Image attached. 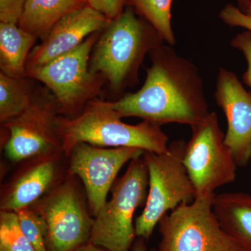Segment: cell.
<instances>
[{"instance_id":"obj_1","label":"cell","mask_w":251,"mask_h":251,"mask_svg":"<svg viewBox=\"0 0 251 251\" xmlns=\"http://www.w3.org/2000/svg\"><path fill=\"white\" fill-rule=\"evenodd\" d=\"M149 55L151 64L143 87L109 101L112 108L121 118L138 117L160 126H191L202 121L210 112L196 64L170 45L163 44Z\"/></svg>"},{"instance_id":"obj_2","label":"cell","mask_w":251,"mask_h":251,"mask_svg":"<svg viewBox=\"0 0 251 251\" xmlns=\"http://www.w3.org/2000/svg\"><path fill=\"white\" fill-rule=\"evenodd\" d=\"M163 44L156 29L126 6L100 31L91 54L90 71L103 75L112 93L121 95L138 83L146 55Z\"/></svg>"},{"instance_id":"obj_3","label":"cell","mask_w":251,"mask_h":251,"mask_svg":"<svg viewBox=\"0 0 251 251\" xmlns=\"http://www.w3.org/2000/svg\"><path fill=\"white\" fill-rule=\"evenodd\" d=\"M161 126L148 121L131 125L122 118L109 101L91 100L80 115L69 118L59 115L57 133L66 156L75 145L87 143L104 148H134L162 153L169 147V138Z\"/></svg>"},{"instance_id":"obj_4","label":"cell","mask_w":251,"mask_h":251,"mask_svg":"<svg viewBox=\"0 0 251 251\" xmlns=\"http://www.w3.org/2000/svg\"><path fill=\"white\" fill-rule=\"evenodd\" d=\"M186 142L175 140L167 151H145L143 159L148 168V199L143 213L135 221V236L148 240L153 229L168 211L196 199L194 186L185 168Z\"/></svg>"},{"instance_id":"obj_5","label":"cell","mask_w":251,"mask_h":251,"mask_svg":"<svg viewBox=\"0 0 251 251\" xmlns=\"http://www.w3.org/2000/svg\"><path fill=\"white\" fill-rule=\"evenodd\" d=\"M101 31L43 67L26 71L27 77L44 84L53 94L63 117H77L103 92L106 80L90 69L91 54Z\"/></svg>"},{"instance_id":"obj_6","label":"cell","mask_w":251,"mask_h":251,"mask_svg":"<svg viewBox=\"0 0 251 251\" xmlns=\"http://www.w3.org/2000/svg\"><path fill=\"white\" fill-rule=\"evenodd\" d=\"M148 187L143 157L132 160L112 186L110 201L94 216L90 242L108 251H129L136 237L133 216L146 204Z\"/></svg>"},{"instance_id":"obj_7","label":"cell","mask_w":251,"mask_h":251,"mask_svg":"<svg viewBox=\"0 0 251 251\" xmlns=\"http://www.w3.org/2000/svg\"><path fill=\"white\" fill-rule=\"evenodd\" d=\"M215 196L196 198L163 216L158 251H249L223 228L213 209Z\"/></svg>"},{"instance_id":"obj_8","label":"cell","mask_w":251,"mask_h":251,"mask_svg":"<svg viewBox=\"0 0 251 251\" xmlns=\"http://www.w3.org/2000/svg\"><path fill=\"white\" fill-rule=\"evenodd\" d=\"M60 108L46 87H39L32 103L21 115L1 125V144L10 161L20 163L42 155L64 152L57 133Z\"/></svg>"},{"instance_id":"obj_9","label":"cell","mask_w":251,"mask_h":251,"mask_svg":"<svg viewBox=\"0 0 251 251\" xmlns=\"http://www.w3.org/2000/svg\"><path fill=\"white\" fill-rule=\"evenodd\" d=\"M191 128V139L186 144L183 159L185 168L196 198L215 194L217 188L235 181L237 163L225 143L215 112H210Z\"/></svg>"},{"instance_id":"obj_10","label":"cell","mask_w":251,"mask_h":251,"mask_svg":"<svg viewBox=\"0 0 251 251\" xmlns=\"http://www.w3.org/2000/svg\"><path fill=\"white\" fill-rule=\"evenodd\" d=\"M31 206L47 226V251H75L90 242L94 217L75 176L67 175Z\"/></svg>"},{"instance_id":"obj_11","label":"cell","mask_w":251,"mask_h":251,"mask_svg":"<svg viewBox=\"0 0 251 251\" xmlns=\"http://www.w3.org/2000/svg\"><path fill=\"white\" fill-rule=\"evenodd\" d=\"M145 152L138 148H99L87 143L77 144L71 150L67 156V174L82 180L93 217L107 202L122 167Z\"/></svg>"},{"instance_id":"obj_12","label":"cell","mask_w":251,"mask_h":251,"mask_svg":"<svg viewBox=\"0 0 251 251\" xmlns=\"http://www.w3.org/2000/svg\"><path fill=\"white\" fill-rule=\"evenodd\" d=\"M64 152L34 157L23 165L1 191V211H16L29 207L46 196L67 176Z\"/></svg>"},{"instance_id":"obj_13","label":"cell","mask_w":251,"mask_h":251,"mask_svg":"<svg viewBox=\"0 0 251 251\" xmlns=\"http://www.w3.org/2000/svg\"><path fill=\"white\" fill-rule=\"evenodd\" d=\"M214 97L227 120L225 143L237 166H247L251 160V93L234 72L221 67Z\"/></svg>"},{"instance_id":"obj_14","label":"cell","mask_w":251,"mask_h":251,"mask_svg":"<svg viewBox=\"0 0 251 251\" xmlns=\"http://www.w3.org/2000/svg\"><path fill=\"white\" fill-rule=\"evenodd\" d=\"M109 20L87 4L59 19L31 50L26 71L43 67L62 54L75 49L88 36L103 30Z\"/></svg>"},{"instance_id":"obj_15","label":"cell","mask_w":251,"mask_h":251,"mask_svg":"<svg viewBox=\"0 0 251 251\" xmlns=\"http://www.w3.org/2000/svg\"><path fill=\"white\" fill-rule=\"evenodd\" d=\"M213 209L224 230L251 251V195H216Z\"/></svg>"},{"instance_id":"obj_16","label":"cell","mask_w":251,"mask_h":251,"mask_svg":"<svg viewBox=\"0 0 251 251\" xmlns=\"http://www.w3.org/2000/svg\"><path fill=\"white\" fill-rule=\"evenodd\" d=\"M38 38L18 25L0 22V73L13 77L26 75V63Z\"/></svg>"},{"instance_id":"obj_17","label":"cell","mask_w":251,"mask_h":251,"mask_svg":"<svg viewBox=\"0 0 251 251\" xmlns=\"http://www.w3.org/2000/svg\"><path fill=\"white\" fill-rule=\"evenodd\" d=\"M87 4V0H27L18 25L41 39L59 19Z\"/></svg>"},{"instance_id":"obj_18","label":"cell","mask_w":251,"mask_h":251,"mask_svg":"<svg viewBox=\"0 0 251 251\" xmlns=\"http://www.w3.org/2000/svg\"><path fill=\"white\" fill-rule=\"evenodd\" d=\"M30 77H13L0 73V122L7 123L25 111L39 87Z\"/></svg>"},{"instance_id":"obj_19","label":"cell","mask_w":251,"mask_h":251,"mask_svg":"<svg viewBox=\"0 0 251 251\" xmlns=\"http://www.w3.org/2000/svg\"><path fill=\"white\" fill-rule=\"evenodd\" d=\"M174 0H128L135 14L150 23L170 46L176 42L172 26V6Z\"/></svg>"},{"instance_id":"obj_20","label":"cell","mask_w":251,"mask_h":251,"mask_svg":"<svg viewBox=\"0 0 251 251\" xmlns=\"http://www.w3.org/2000/svg\"><path fill=\"white\" fill-rule=\"evenodd\" d=\"M0 251H36L23 233L13 211L0 212Z\"/></svg>"},{"instance_id":"obj_21","label":"cell","mask_w":251,"mask_h":251,"mask_svg":"<svg viewBox=\"0 0 251 251\" xmlns=\"http://www.w3.org/2000/svg\"><path fill=\"white\" fill-rule=\"evenodd\" d=\"M15 213L23 233L36 251H47V226L44 218L31 206Z\"/></svg>"},{"instance_id":"obj_22","label":"cell","mask_w":251,"mask_h":251,"mask_svg":"<svg viewBox=\"0 0 251 251\" xmlns=\"http://www.w3.org/2000/svg\"><path fill=\"white\" fill-rule=\"evenodd\" d=\"M230 45L234 49L241 51L247 62V69L243 74L244 83L250 88L251 93V32L244 31L239 33L231 40Z\"/></svg>"},{"instance_id":"obj_23","label":"cell","mask_w":251,"mask_h":251,"mask_svg":"<svg viewBox=\"0 0 251 251\" xmlns=\"http://www.w3.org/2000/svg\"><path fill=\"white\" fill-rule=\"evenodd\" d=\"M219 18L229 27H242L251 32V15L243 12L233 4H226L220 11Z\"/></svg>"},{"instance_id":"obj_24","label":"cell","mask_w":251,"mask_h":251,"mask_svg":"<svg viewBox=\"0 0 251 251\" xmlns=\"http://www.w3.org/2000/svg\"><path fill=\"white\" fill-rule=\"evenodd\" d=\"M93 9L104 15L109 21L118 17L126 7L128 0H87Z\"/></svg>"},{"instance_id":"obj_25","label":"cell","mask_w":251,"mask_h":251,"mask_svg":"<svg viewBox=\"0 0 251 251\" xmlns=\"http://www.w3.org/2000/svg\"><path fill=\"white\" fill-rule=\"evenodd\" d=\"M27 0H0V22L18 25Z\"/></svg>"},{"instance_id":"obj_26","label":"cell","mask_w":251,"mask_h":251,"mask_svg":"<svg viewBox=\"0 0 251 251\" xmlns=\"http://www.w3.org/2000/svg\"><path fill=\"white\" fill-rule=\"evenodd\" d=\"M75 251H108L104 249L103 248L94 245L92 243L89 242L88 244H85L82 247L78 248Z\"/></svg>"},{"instance_id":"obj_27","label":"cell","mask_w":251,"mask_h":251,"mask_svg":"<svg viewBox=\"0 0 251 251\" xmlns=\"http://www.w3.org/2000/svg\"><path fill=\"white\" fill-rule=\"evenodd\" d=\"M132 251H158L155 250H149L148 247L145 245V242H144V239L139 238L138 241H136L134 243L133 246H132Z\"/></svg>"},{"instance_id":"obj_28","label":"cell","mask_w":251,"mask_h":251,"mask_svg":"<svg viewBox=\"0 0 251 251\" xmlns=\"http://www.w3.org/2000/svg\"><path fill=\"white\" fill-rule=\"evenodd\" d=\"M237 3V7L243 12L247 13L248 8L251 4V0H236Z\"/></svg>"},{"instance_id":"obj_29","label":"cell","mask_w":251,"mask_h":251,"mask_svg":"<svg viewBox=\"0 0 251 251\" xmlns=\"http://www.w3.org/2000/svg\"><path fill=\"white\" fill-rule=\"evenodd\" d=\"M246 14L251 15V4H250V6H249V8H248V10Z\"/></svg>"}]
</instances>
